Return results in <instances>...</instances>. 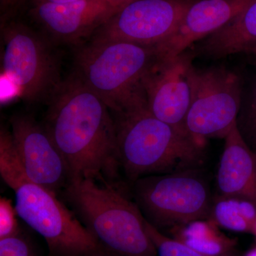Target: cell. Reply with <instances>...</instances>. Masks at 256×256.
I'll list each match as a JSON object with an SVG mask.
<instances>
[{
  "label": "cell",
  "mask_w": 256,
  "mask_h": 256,
  "mask_svg": "<svg viewBox=\"0 0 256 256\" xmlns=\"http://www.w3.org/2000/svg\"><path fill=\"white\" fill-rule=\"evenodd\" d=\"M48 100L44 126L65 160L70 180L112 184L120 165L108 106L77 75L62 82Z\"/></svg>",
  "instance_id": "6da1fadb"
},
{
  "label": "cell",
  "mask_w": 256,
  "mask_h": 256,
  "mask_svg": "<svg viewBox=\"0 0 256 256\" xmlns=\"http://www.w3.org/2000/svg\"><path fill=\"white\" fill-rule=\"evenodd\" d=\"M0 174L14 193L18 216L44 239L50 256H84L106 250L58 195L25 174L10 130L0 131Z\"/></svg>",
  "instance_id": "7a4b0ae2"
},
{
  "label": "cell",
  "mask_w": 256,
  "mask_h": 256,
  "mask_svg": "<svg viewBox=\"0 0 256 256\" xmlns=\"http://www.w3.org/2000/svg\"><path fill=\"white\" fill-rule=\"evenodd\" d=\"M62 194L106 250L118 256H156L137 204L114 184L90 178H72Z\"/></svg>",
  "instance_id": "3957f363"
},
{
  "label": "cell",
  "mask_w": 256,
  "mask_h": 256,
  "mask_svg": "<svg viewBox=\"0 0 256 256\" xmlns=\"http://www.w3.org/2000/svg\"><path fill=\"white\" fill-rule=\"evenodd\" d=\"M120 165L133 182L150 175L195 169L203 146L156 118L148 108L117 114Z\"/></svg>",
  "instance_id": "277c9868"
},
{
  "label": "cell",
  "mask_w": 256,
  "mask_h": 256,
  "mask_svg": "<svg viewBox=\"0 0 256 256\" xmlns=\"http://www.w3.org/2000/svg\"><path fill=\"white\" fill-rule=\"evenodd\" d=\"M158 60L154 47L92 41L76 56L77 76L116 114L148 108L144 80Z\"/></svg>",
  "instance_id": "5b68a950"
},
{
  "label": "cell",
  "mask_w": 256,
  "mask_h": 256,
  "mask_svg": "<svg viewBox=\"0 0 256 256\" xmlns=\"http://www.w3.org/2000/svg\"><path fill=\"white\" fill-rule=\"evenodd\" d=\"M197 171L150 175L134 182V200L146 220L161 230L210 218L213 198Z\"/></svg>",
  "instance_id": "8992f818"
},
{
  "label": "cell",
  "mask_w": 256,
  "mask_h": 256,
  "mask_svg": "<svg viewBox=\"0 0 256 256\" xmlns=\"http://www.w3.org/2000/svg\"><path fill=\"white\" fill-rule=\"evenodd\" d=\"M192 102L186 130L200 146L210 138H225L236 124L242 98V79L222 67L188 69Z\"/></svg>",
  "instance_id": "52a82bcc"
},
{
  "label": "cell",
  "mask_w": 256,
  "mask_h": 256,
  "mask_svg": "<svg viewBox=\"0 0 256 256\" xmlns=\"http://www.w3.org/2000/svg\"><path fill=\"white\" fill-rule=\"evenodd\" d=\"M2 69L20 97L30 102L50 99L60 87L58 58L46 42L24 24L10 22L2 28Z\"/></svg>",
  "instance_id": "ba28073f"
},
{
  "label": "cell",
  "mask_w": 256,
  "mask_h": 256,
  "mask_svg": "<svg viewBox=\"0 0 256 256\" xmlns=\"http://www.w3.org/2000/svg\"><path fill=\"white\" fill-rule=\"evenodd\" d=\"M196 0H132L94 34L92 41L154 47L169 38Z\"/></svg>",
  "instance_id": "9c48e42d"
},
{
  "label": "cell",
  "mask_w": 256,
  "mask_h": 256,
  "mask_svg": "<svg viewBox=\"0 0 256 256\" xmlns=\"http://www.w3.org/2000/svg\"><path fill=\"white\" fill-rule=\"evenodd\" d=\"M15 150L25 174L34 182L62 194L70 180L68 166L44 126L28 114L10 119Z\"/></svg>",
  "instance_id": "30bf717a"
},
{
  "label": "cell",
  "mask_w": 256,
  "mask_h": 256,
  "mask_svg": "<svg viewBox=\"0 0 256 256\" xmlns=\"http://www.w3.org/2000/svg\"><path fill=\"white\" fill-rule=\"evenodd\" d=\"M192 56L184 52L172 60L158 58L144 80L148 110L190 138L186 122L192 102Z\"/></svg>",
  "instance_id": "8fae6325"
},
{
  "label": "cell",
  "mask_w": 256,
  "mask_h": 256,
  "mask_svg": "<svg viewBox=\"0 0 256 256\" xmlns=\"http://www.w3.org/2000/svg\"><path fill=\"white\" fill-rule=\"evenodd\" d=\"M254 0H196L174 33L154 46L159 60L174 58L242 12Z\"/></svg>",
  "instance_id": "7c38bea8"
},
{
  "label": "cell",
  "mask_w": 256,
  "mask_h": 256,
  "mask_svg": "<svg viewBox=\"0 0 256 256\" xmlns=\"http://www.w3.org/2000/svg\"><path fill=\"white\" fill-rule=\"evenodd\" d=\"M117 12L106 0H76L64 4H35L31 14L57 40L77 42L94 34Z\"/></svg>",
  "instance_id": "4fadbf2b"
},
{
  "label": "cell",
  "mask_w": 256,
  "mask_h": 256,
  "mask_svg": "<svg viewBox=\"0 0 256 256\" xmlns=\"http://www.w3.org/2000/svg\"><path fill=\"white\" fill-rule=\"evenodd\" d=\"M216 175L218 194L256 204V154L239 131L237 122L224 138Z\"/></svg>",
  "instance_id": "5bb4252c"
},
{
  "label": "cell",
  "mask_w": 256,
  "mask_h": 256,
  "mask_svg": "<svg viewBox=\"0 0 256 256\" xmlns=\"http://www.w3.org/2000/svg\"><path fill=\"white\" fill-rule=\"evenodd\" d=\"M256 48V0L220 30L197 43L195 54L220 60Z\"/></svg>",
  "instance_id": "9a60e30c"
},
{
  "label": "cell",
  "mask_w": 256,
  "mask_h": 256,
  "mask_svg": "<svg viewBox=\"0 0 256 256\" xmlns=\"http://www.w3.org/2000/svg\"><path fill=\"white\" fill-rule=\"evenodd\" d=\"M172 238L197 252L210 256H226L236 254V242L220 232L210 218L193 220L170 229Z\"/></svg>",
  "instance_id": "2e32d148"
},
{
  "label": "cell",
  "mask_w": 256,
  "mask_h": 256,
  "mask_svg": "<svg viewBox=\"0 0 256 256\" xmlns=\"http://www.w3.org/2000/svg\"><path fill=\"white\" fill-rule=\"evenodd\" d=\"M208 218L220 228L252 233L256 220V204L244 198L218 194L213 198Z\"/></svg>",
  "instance_id": "e0dca14e"
},
{
  "label": "cell",
  "mask_w": 256,
  "mask_h": 256,
  "mask_svg": "<svg viewBox=\"0 0 256 256\" xmlns=\"http://www.w3.org/2000/svg\"><path fill=\"white\" fill-rule=\"evenodd\" d=\"M146 233L151 239L156 256H210L197 252L176 239L168 236L146 220ZM226 256H239L236 254Z\"/></svg>",
  "instance_id": "ac0fdd59"
},
{
  "label": "cell",
  "mask_w": 256,
  "mask_h": 256,
  "mask_svg": "<svg viewBox=\"0 0 256 256\" xmlns=\"http://www.w3.org/2000/svg\"><path fill=\"white\" fill-rule=\"evenodd\" d=\"M237 126L248 146L256 148V82L246 96L242 97Z\"/></svg>",
  "instance_id": "d6986e66"
},
{
  "label": "cell",
  "mask_w": 256,
  "mask_h": 256,
  "mask_svg": "<svg viewBox=\"0 0 256 256\" xmlns=\"http://www.w3.org/2000/svg\"><path fill=\"white\" fill-rule=\"evenodd\" d=\"M0 256H40L31 239L21 233L0 239Z\"/></svg>",
  "instance_id": "ffe728a7"
},
{
  "label": "cell",
  "mask_w": 256,
  "mask_h": 256,
  "mask_svg": "<svg viewBox=\"0 0 256 256\" xmlns=\"http://www.w3.org/2000/svg\"><path fill=\"white\" fill-rule=\"evenodd\" d=\"M18 212L10 198H0V239L9 238L21 233Z\"/></svg>",
  "instance_id": "44dd1931"
},
{
  "label": "cell",
  "mask_w": 256,
  "mask_h": 256,
  "mask_svg": "<svg viewBox=\"0 0 256 256\" xmlns=\"http://www.w3.org/2000/svg\"><path fill=\"white\" fill-rule=\"evenodd\" d=\"M23 0H0L1 10L4 12H9L12 10L18 8Z\"/></svg>",
  "instance_id": "7402d4cb"
},
{
  "label": "cell",
  "mask_w": 256,
  "mask_h": 256,
  "mask_svg": "<svg viewBox=\"0 0 256 256\" xmlns=\"http://www.w3.org/2000/svg\"><path fill=\"white\" fill-rule=\"evenodd\" d=\"M117 11L124 8L132 0H106Z\"/></svg>",
  "instance_id": "603a6c76"
},
{
  "label": "cell",
  "mask_w": 256,
  "mask_h": 256,
  "mask_svg": "<svg viewBox=\"0 0 256 256\" xmlns=\"http://www.w3.org/2000/svg\"><path fill=\"white\" fill-rule=\"evenodd\" d=\"M33 4H42V3H50V4H64L72 2L76 0H32Z\"/></svg>",
  "instance_id": "cb8c5ba5"
},
{
  "label": "cell",
  "mask_w": 256,
  "mask_h": 256,
  "mask_svg": "<svg viewBox=\"0 0 256 256\" xmlns=\"http://www.w3.org/2000/svg\"><path fill=\"white\" fill-rule=\"evenodd\" d=\"M84 256H118L108 252V250H104V252H94V254H88V255Z\"/></svg>",
  "instance_id": "d4e9b609"
},
{
  "label": "cell",
  "mask_w": 256,
  "mask_h": 256,
  "mask_svg": "<svg viewBox=\"0 0 256 256\" xmlns=\"http://www.w3.org/2000/svg\"><path fill=\"white\" fill-rule=\"evenodd\" d=\"M242 256H256V246L250 249L248 252H246Z\"/></svg>",
  "instance_id": "484cf974"
},
{
  "label": "cell",
  "mask_w": 256,
  "mask_h": 256,
  "mask_svg": "<svg viewBox=\"0 0 256 256\" xmlns=\"http://www.w3.org/2000/svg\"><path fill=\"white\" fill-rule=\"evenodd\" d=\"M252 234H254V235H255V236L256 237V220L255 224H254V229H252Z\"/></svg>",
  "instance_id": "4316f807"
},
{
  "label": "cell",
  "mask_w": 256,
  "mask_h": 256,
  "mask_svg": "<svg viewBox=\"0 0 256 256\" xmlns=\"http://www.w3.org/2000/svg\"><path fill=\"white\" fill-rule=\"evenodd\" d=\"M250 54L254 56L255 57V58H256V48H255V50H252V53Z\"/></svg>",
  "instance_id": "83f0119b"
},
{
  "label": "cell",
  "mask_w": 256,
  "mask_h": 256,
  "mask_svg": "<svg viewBox=\"0 0 256 256\" xmlns=\"http://www.w3.org/2000/svg\"><path fill=\"white\" fill-rule=\"evenodd\" d=\"M254 152H255V153H256V148L255 150H254Z\"/></svg>",
  "instance_id": "f1b7e54d"
}]
</instances>
